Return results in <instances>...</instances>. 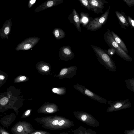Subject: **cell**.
Listing matches in <instances>:
<instances>
[{"label":"cell","instance_id":"obj_1","mask_svg":"<svg viewBox=\"0 0 134 134\" xmlns=\"http://www.w3.org/2000/svg\"><path fill=\"white\" fill-rule=\"evenodd\" d=\"M90 46L95 53L97 59L101 64L112 72L116 71V67L115 63L108 53L96 46L91 45Z\"/></svg>","mask_w":134,"mask_h":134},{"label":"cell","instance_id":"obj_2","mask_svg":"<svg viewBox=\"0 0 134 134\" xmlns=\"http://www.w3.org/2000/svg\"><path fill=\"white\" fill-rule=\"evenodd\" d=\"M104 38L106 43L111 48L115 50V53L126 61L131 62L132 58L119 46L115 41L109 29L104 33Z\"/></svg>","mask_w":134,"mask_h":134},{"label":"cell","instance_id":"obj_3","mask_svg":"<svg viewBox=\"0 0 134 134\" xmlns=\"http://www.w3.org/2000/svg\"><path fill=\"white\" fill-rule=\"evenodd\" d=\"M110 7V6L101 16L94 18H91L89 23L85 27L86 29L91 31H95L101 28L103 25L105 24L107 20Z\"/></svg>","mask_w":134,"mask_h":134},{"label":"cell","instance_id":"obj_4","mask_svg":"<svg viewBox=\"0 0 134 134\" xmlns=\"http://www.w3.org/2000/svg\"><path fill=\"white\" fill-rule=\"evenodd\" d=\"M37 130L34 128L30 122L25 121L18 122L11 129L13 134H30Z\"/></svg>","mask_w":134,"mask_h":134},{"label":"cell","instance_id":"obj_5","mask_svg":"<svg viewBox=\"0 0 134 134\" xmlns=\"http://www.w3.org/2000/svg\"><path fill=\"white\" fill-rule=\"evenodd\" d=\"M73 86L76 90L84 95L100 102L107 103V100L93 93L84 86L78 83Z\"/></svg>","mask_w":134,"mask_h":134},{"label":"cell","instance_id":"obj_6","mask_svg":"<svg viewBox=\"0 0 134 134\" xmlns=\"http://www.w3.org/2000/svg\"><path fill=\"white\" fill-rule=\"evenodd\" d=\"M107 102L110 106L108 108L107 111L108 112L116 111L131 107V103L128 99L116 101L108 100Z\"/></svg>","mask_w":134,"mask_h":134},{"label":"cell","instance_id":"obj_7","mask_svg":"<svg viewBox=\"0 0 134 134\" xmlns=\"http://www.w3.org/2000/svg\"><path fill=\"white\" fill-rule=\"evenodd\" d=\"M77 67L76 65H72L68 67H65L61 69L57 76L59 79L64 78L71 79L76 75Z\"/></svg>","mask_w":134,"mask_h":134},{"label":"cell","instance_id":"obj_8","mask_svg":"<svg viewBox=\"0 0 134 134\" xmlns=\"http://www.w3.org/2000/svg\"><path fill=\"white\" fill-rule=\"evenodd\" d=\"M59 56L61 59L67 62L72 59L74 57L75 54L69 46H63L60 49Z\"/></svg>","mask_w":134,"mask_h":134},{"label":"cell","instance_id":"obj_9","mask_svg":"<svg viewBox=\"0 0 134 134\" xmlns=\"http://www.w3.org/2000/svg\"><path fill=\"white\" fill-rule=\"evenodd\" d=\"M92 6L93 11L97 14L103 13V9L104 8V5L108 2L105 0H88Z\"/></svg>","mask_w":134,"mask_h":134},{"label":"cell","instance_id":"obj_10","mask_svg":"<svg viewBox=\"0 0 134 134\" xmlns=\"http://www.w3.org/2000/svg\"><path fill=\"white\" fill-rule=\"evenodd\" d=\"M72 11L68 16V19L69 22L73 24L78 31L80 32L81 31L80 19L79 14L75 9Z\"/></svg>","mask_w":134,"mask_h":134},{"label":"cell","instance_id":"obj_11","mask_svg":"<svg viewBox=\"0 0 134 134\" xmlns=\"http://www.w3.org/2000/svg\"><path fill=\"white\" fill-rule=\"evenodd\" d=\"M12 116V115H10L4 116L1 119L0 122L3 125V128L7 127L8 128V127L14 121L16 118V116Z\"/></svg>","mask_w":134,"mask_h":134},{"label":"cell","instance_id":"obj_12","mask_svg":"<svg viewBox=\"0 0 134 134\" xmlns=\"http://www.w3.org/2000/svg\"><path fill=\"white\" fill-rule=\"evenodd\" d=\"M111 34L115 41L118 44L121 48L127 53H128L129 52L126 47L120 38L113 31H111Z\"/></svg>","mask_w":134,"mask_h":134},{"label":"cell","instance_id":"obj_13","mask_svg":"<svg viewBox=\"0 0 134 134\" xmlns=\"http://www.w3.org/2000/svg\"><path fill=\"white\" fill-rule=\"evenodd\" d=\"M57 109V106L55 105H50L41 108L38 112L46 114L53 113L56 111Z\"/></svg>","mask_w":134,"mask_h":134},{"label":"cell","instance_id":"obj_14","mask_svg":"<svg viewBox=\"0 0 134 134\" xmlns=\"http://www.w3.org/2000/svg\"><path fill=\"white\" fill-rule=\"evenodd\" d=\"M115 13L122 27L123 28L125 29V26L129 27V23L124 16L121 13L117 11L116 10Z\"/></svg>","mask_w":134,"mask_h":134},{"label":"cell","instance_id":"obj_15","mask_svg":"<svg viewBox=\"0 0 134 134\" xmlns=\"http://www.w3.org/2000/svg\"><path fill=\"white\" fill-rule=\"evenodd\" d=\"M80 15V23L82 24L83 26L86 27L89 23L91 18L89 17L88 13L84 12H81Z\"/></svg>","mask_w":134,"mask_h":134},{"label":"cell","instance_id":"obj_16","mask_svg":"<svg viewBox=\"0 0 134 134\" xmlns=\"http://www.w3.org/2000/svg\"><path fill=\"white\" fill-rule=\"evenodd\" d=\"M53 33L56 39L58 40L64 38L66 35L64 31L59 28L54 29L53 31Z\"/></svg>","mask_w":134,"mask_h":134},{"label":"cell","instance_id":"obj_17","mask_svg":"<svg viewBox=\"0 0 134 134\" xmlns=\"http://www.w3.org/2000/svg\"><path fill=\"white\" fill-rule=\"evenodd\" d=\"M33 40L31 39L29 42V40H28L27 41V42L22 43L21 45V49L28 50L32 48L36 42V41H34Z\"/></svg>","mask_w":134,"mask_h":134},{"label":"cell","instance_id":"obj_18","mask_svg":"<svg viewBox=\"0 0 134 134\" xmlns=\"http://www.w3.org/2000/svg\"><path fill=\"white\" fill-rule=\"evenodd\" d=\"M125 82L127 88L134 92V78L126 80Z\"/></svg>","mask_w":134,"mask_h":134},{"label":"cell","instance_id":"obj_19","mask_svg":"<svg viewBox=\"0 0 134 134\" xmlns=\"http://www.w3.org/2000/svg\"><path fill=\"white\" fill-rule=\"evenodd\" d=\"M82 6L86 8L88 11H93L92 7L89 3L88 0H78Z\"/></svg>","mask_w":134,"mask_h":134},{"label":"cell","instance_id":"obj_20","mask_svg":"<svg viewBox=\"0 0 134 134\" xmlns=\"http://www.w3.org/2000/svg\"><path fill=\"white\" fill-rule=\"evenodd\" d=\"M52 91L54 93L60 95H64L66 93V88L63 87L54 88L52 89Z\"/></svg>","mask_w":134,"mask_h":134},{"label":"cell","instance_id":"obj_21","mask_svg":"<svg viewBox=\"0 0 134 134\" xmlns=\"http://www.w3.org/2000/svg\"><path fill=\"white\" fill-rule=\"evenodd\" d=\"M30 134H51V133L47 131L37 130Z\"/></svg>","mask_w":134,"mask_h":134},{"label":"cell","instance_id":"obj_22","mask_svg":"<svg viewBox=\"0 0 134 134\" xmlns=\"http://www.w3.org/2000/svg\"><path fill=\"white\" fill-rule=\"evenodd\" d=\"M31 110L30 109H29L26 110L24 113L23 114L21 117V118H28L30 115Z\"/></svg>","mask_w":134,"mask_h":134},{"label":"cell","instance_id":"obj_23","mask_svg":"<svg viewBox=\"0 0 134 134\" xmlns=\"http://www.w3.org/2000/svg\"><path fill=\"white\" fill-rule=\"evenodd\" d=\"M130 7L134 5V0H123Z\"/></svg>","mask_w":134,"mask_h":134},{"label":"cell","instance_id":"obj_24","mask_svg":"<svg viewBox=\"0 0 134 134\" xmlns=\"http://www.w3.org/2000/svg\"><path fill=\"white\" fill-rule=\"evenodd\" d=\"M8 101V99L5 97H3L0 100V104L3 105L6 104Z\"/></svg>","mask_w":134,"mask_h":134},{"label":"cell","instance_id":"obj_25","mask_svg":"<svg viewBox=\"0 0 134 134\" xmlns=\"http://www.w3.org/2000/svg\"><path fill=\"white\" fill-rule=\"evenodd\" d=\"M107 53L110 57H112L115 53V51L114 49L110 48L108 49Z\"/></svg>","mask_w":134,"mask_h":134},{"label":"cell","instance_id":"obj_26","mask_svg":"<svg viewBox=\"0 0 134 134\" xmlns=\"http://www.w3.org/2000/svg\"><path fill=\"white\" fill-rule=\"evenodd\" d=\"M127 19L130 24L134 29V20L129 16H127Z\"/></svg>","mask_w":134,"mask_h":134},{"label":"cell","instance_id":"obj_27","mask_svg":"<svg viewBox=\"0 0 134 134\" xmlns=\"http://www.w3.org/2000/svg\"><path fill=\"white\" fill-rule=\"evenodd\" d=\"M124 133L125 134H134V128L132 130H125Z\"/></svg>","mask_w":134,"mask_h":134},{"label":"cell","instance_id":"obj_28","mask_svg":"<svg viewBox=\"0 0 134 134\" xmlns=\"http://www.w3.org/2000/svg\"><path fill=\"white\" fill-rule=\"evenodd\" d=\"M0 134H10L5 129L0 127Z\"/></svg>","mask_w":134,"mask_h":134},{"label":"cell","instance_id":"obj_29","mask_svg":"<svg viewBox=\"0 0 134 134\" xmlns=\"http://www.w3.org/2000/svg\"><path fill=\"white\" fill-rule=\"evenodd\" d=\"M10 31V29L8 27H5L4 30V32L5 34H9Z\"/></svg>","mask_w":134,"mask_h":134},{"label":"cell","instance_id":"obj_30","mask_svg":"<svg viewBox=\"0 0 134 134\" xmlns=\"http://www.w3.org/2000/svg\"><path fill=\"white\" fill-rule=\"evenodd\" d=\"M42 69L45 71H47L49 70V68L47 66H44L42 68Z\"/></svg>","mask_w":134,"mask_h":134},{"label":"cell","instance_id":"obj_31","mask_svg":"<svg viewBox=\"0 0 134 134\" xmlns=\"http://www.w3.org/2000/svg\"><path fill=\"white\" fill-rule=\"evenodd\" d=\"M65 123V121L64 120H62L59 122L58 125L59 126H61L63 125Z\"/></svg>","mask_w":134,"mask_h":134},{"label":"cell","instance_id":"obj_32","mask_svg":"<svg viewBox=\"0 0 134 134\" xmlns=\"http://www.w3.org/2000/svg\"><path fill=\"white\" fill-rule=\"evenodd\" d=\"M87 118V116L86 115H83L81 117V119L82 121H85L86 120Z\"/></svg>","mask_w":134,"mask_h":134},{"label":"cell","instance_id":"obj_33","mask_svg":"<svg viewBox=\"0 0 134 134\" xmlns=\"http://www.w3.org/2000/svg\"><path fill=\"white\" fill-rule=\"evenodd\" d=\"M26 77H25L24 76H22L19 79L21 81H23L25 80L26 79Z\"/></svg>","mask_w":134,"mask_h":134},{"label":"cell","instance_id":"obj_34","mask_svg":"<svg viewBox=\"0 0 134 134\" xmlns=\"http://www.w3.org/2000/svg\"><path fill=\"white\" fill-rule=\"evenodd\" d=\"M36 1V0H32L30 1V3L31 4H34Z\"/></svg>","mask_w":134,"mask_h":134},{"label":"cell","instance_id":"obj_35","mask_svg":"<svg viewBox=\"0 0 134 134\" xmlns=\"http://www.w3.org/2000/svg\"><path fill=\"white\" fill-rule=\"evenodd\" d=\"M4 78V76H3L1 75L0 76V79L1 80H3Z\"/></svg>","mask_w":134,"mask_h":134}]
</instances>
